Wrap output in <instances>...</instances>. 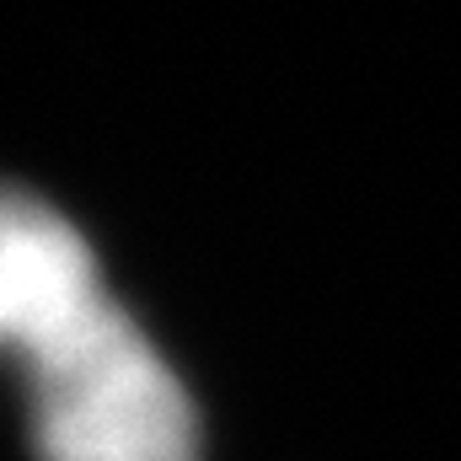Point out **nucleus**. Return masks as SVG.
<instances>
[{"instance_id":"obj_1","label":"nucleus","mask_w":461,"mask_h":461,"mask_svg":"<svg viewBox=\"0 0 461 461\" xmlns=\"http://www.w3.org/2000/svg\"><path fill=\"white\" fill-rule=\"evenodd\" d=\"M43 461H199V419L140 322L108 301L27 365Z\"/></svg>"},{"instance_id":"obj_2","label":"nucleus","mask_w":461,"mask_h":461,"mask_svg":"<svg viewBox=\"0 0 461 461\" xmlns=\"http://www.w3.org/2000/svg\"><path fill=\"white\" fill-rule=\"evenodd\" d=\"M108 301L86 236L43 199L0 188V354L27 370Z\"/></svg>"}]
</instances>
